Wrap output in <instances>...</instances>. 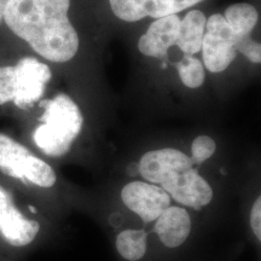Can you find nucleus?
Segmentation results:
<instances>
[{"label":"nucleus","instance_id":"nucleus-4","mask_svg":"<svg viewBox=\"0 0 261 261\" xmlns=\"http://www.w3.org/2000/svg\"><path fill=\"white\" fill-rule=\"evenodd\" d=\"M51 77L50 67L32 55L0 62V107L31 109L41 100Z\"/></svg>","mask_w":261,"mask_h":261},{"label":"nucleus","instance_id":"nucleus-13","mask_svg":"<svg viewBox=\"0 0 261 261\" xmlns=\"http://www.w3.org/2000/svg\"><path fill=\"white\" fill-rule=\"evenodd\" d=\"M225 21L237 37H247L257 23L256 9L247 3H238L228 6L224 15Z\"/></svg>","mask_w":261,"mask_h":261},{"label":"nucleus","instance_id":"nucleus-8","mask_svg":"<svg viewBox=\"0 0 261 261\" xmlns=\"http://www.w3.org/2000/svg\"><path fill=\"white\" fill-rule=\"evenodd\" d=\"M121 198L128 210L144 223H151L171 205V197L159 185L144 181H132L125 185Z\"/></svg>","mask_w":261,"mask_h":261},{"label":"nucleus","instance_id":"nucleus-14","mask_svg":"<svg viewBox=\"0 0 261 261\" xmlns=\"http://www.w3.org/2000/svg\"><path fill=\"white\" fill-rule=\"evenodd\" d=\"M148 232L144 230H125L116 238V249L123 259L138 261L145 255Z\"/></svg>","mask_w":261,"mask_h":261},{"label":"nucleus","instance_id":"nucleus-9","mask_svg":"<svg viewBox=\"0 0 261 261\" xmlns=\"http://www.w3.org/2000/svg\"><path fill=\"white\" fill-rule=\"evenodd\" d=\"M201 2L203 0H109L110 8L116 17L126 22L177 15Z\"/></svg>","mask_w":261,"mask_h":261},{"label":"nucleus","instance_id":"nucleus-6","mask_svg":"<svg viewBox=\"0 0 261 261\" xmlns=\"http://www.w3.org/2000/svg\"><path fill=\"white\" fill-rule=\"evenodd\" d=\"M238 37L231 31L223 15H212L205 22L201 50L204 67L212 73H221L230 67L237 54Z\"/></svg>","mask_w":261,"mask_h":261},{"label":"nucleus","instance_id":"nucleus-19","mask_svg":"<svg viewBox=\"0 0 261 261\" xmlns=\"http://www.w3.org/2000/svg\"><path fill=\"white\" fill-rule=\"evenodd\" d=\"M8 3L9 0H0V28L4 24V14L6 6H8Z\"/></svg>","mask_w":261,"mask_h":261},{"label":"nucleus","instance_id":"nucleus-1","mask_svg":"<svg viewBox=\"0 0 261 261\" xmlns=\"http://www.w3.org/2000/svg\"><path fill=\"white\" fill-rule=\"evenodd\" d=\"M69 6L70 0H9L3 25L38 57L65 63L79 50Z\"/></svg>","mask_w":261,"mask_h":261},{"label":"nucleus","instance_id":"nucleus-16","mask_svg":"<svg viewBox=\"0 0 261 261\" xmlns=\"http://www.w3.org/2000/svg\"><path fill=\"white\" fill-rule=\"evenodd\" d=\"M217 144L211 137L198 136L191 145V160L194 163H202L213 156Z\"/></svg>","mask_w":261,"mask_h":261},{"label":"nucleus","instance_id":"nucleus-11","mask_svg":"<svg viewBox=\"0 0 261 261\" xmlns=\"http://www.w3.org/2000/svg\"><path fill=\"white\" fill-rule=\"evenodd\" d=\"M154 231L168 248L180 247L191 231V218L187 210L169 205L155 220Z\"/></svg>","mask_w":261,"mask_h":261},{"label":"nucleus","instance_id":"nucleus-2","mask_svg":"<svg viewBox=\"0 0 261 261\" xmlns=\"http://www.w3.org/2000/svg\"><path fill=\"white\" fill-rule=\"evenodd\" d=\"M140 175L151 184H160L169 197L195 211L203 210L213 198L211 185L194 167L191 158L177 149H160L140 159Z\"/></svg>","mask_w":261,"mask_h":261},{"label":"nucleus","instance_id":"nucleus-7","mask_svg":"<svg viewBox=\"0 0 261 261\" xmlns=\"http://www.w3.org/2000/svg\"><path fill=\"white\" fill-rule=\"evenodd\" d=\"M40 232L38 220L29 219L16 205L14 197L0 184V237L14 248L32 244Z\"/></svg>","mask_w":261,"mask_h":261},{"label":"nucleus","instance_id":"nucleus-15","mask_svg":"<svg viewBox=\"0 0 261 261\" xmlns=\"http://www.w3.org/2000/svg\"><path fill=\"white\" fill-rule=\"evenodd\" d=\"M177 70L181 83L189 89H198L204 81V68L200 60L191 55H184L177 63Z\"/></svg>","mask_w":261,"mask_h":261},{"label":"nucleus","instance_id":"nucleus-10","mask_svg":"<svg viewBox=\"0 0 261 261\" xmlns=\"http://www.w3.org/2000/svg\"><path fill=\"white\" fill-rule=\"evenodd\" d=\"M180 18L169 15L158 18L150 24L148 32L138 41V48L143 55L154 58L167 57L168 50L177 44Z\"/></svg>","mask_w":261,"mask_h":261},{"label":"nucleus","instance_id":"nucleus-3","mask_svg":"<svg viewBox=\"0 0 261 261\" xmlns=\"http://www.w3.org/2000/svg\"><path fill=\"white\" fill-rule=\"evenodd\" d=\"M39 107L42 113L33 130V142L51 158L65 155L83 128L84 117L79 107L64 93L52 99H41Z\"/></svg>","mask_w":261,"mask_h":261},{"label":"nucleus","instance_id":"nucleus-12","mask_svg":"<svg viewBox=\"0 0 261 261\" xmlns=\"http://www.w3.org/2000/svg\"><path fill=\"white\" fill-rule=\"evenodd\" d=\"M204 14L198 10H192L184 18L180 19L178 40L175 46L180 48L184 55H195L201 51L205 29Z\"/></svg>","mask_w":261,"mask_h":261},{"label":"nucleus","instance_id":"nucleus-18","mask_svg":"<svg viewBox=\"0 0 261 261\" xmlns=\"http://www.w3.org/2000/svg\"><path fill=\"white\" fill-rule=\"evenodd\" d=\"M250 226L257 240L261 241V197L254 202L252 212H250Z\"/></svg>","mask_w":261,"mask_h":261},{"label":"nucleus","instance_id":"nucleus-17","mask_svg":"<svg viewBox=\"0 0 261 261\" xmlns=\"http://www.w3.org/2000/svg\"><path fill=\"white\" fill-rule=\"evenodd\" d=\"M236 48L237 51L243 54L248 60L252 62V63L260 64L261 46L259 42H256L250 38V35H247V37H238Z\"/></svg>","mask_w":261,"mask_h":261},{"label":"nucleus","instance_id":"nucleus-5","mask_svg":"<svg viewBox=\"0 0 261 261\" xmlns=\"http://www.w3.org/2000/svg\"><path fill=\"white\" fill-rule=\"evenodd\" d=\"M0 173L27 187L50 189L56 184L54 168L27 146L0 132Z\"/></svg>","mask_w":261,"mask_h":261}]
</instances>
